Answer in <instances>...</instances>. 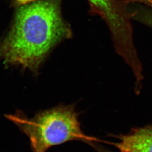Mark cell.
Returning a JSON list of instances; mask_svg holds the SVG:
<instances>
[{
    "label": "cell",
    "instance_id": "obj_4",
    "mask_svg": "<svg viewBox=\"0 0 152 152\" xmlns=\"http://www.w3.org/2000/svg\"><path fill=\"white\" fill-rule=\"evenodd\" d=\"M93 5L103 11L111 19H114V14L112 12L113 0H88Z\"/></svg>",
    "mask_w": 152,
    "mask_h": 152
},
{
    "label": "cell",
    "instance_id": "obj_5",
    "mask_svg": "<svg viewBox=\"0 0 152 152\" xmlns=\"http://www.w3.org/2000/svg\"><path fill=\"white\" fill-rule=\"evenodd\" d=\"M142 19L147 25L152 27V11H148L143 14Z\"/></svg>",
    "mask_w": 152,
    "mask_h": 152
},
{
    "label": "cell",
    "instance_id": "obj_1",
    "mask_svg": "<svg viewBox=\"0 0 152 152\" xmlns=\"http://www.w3.org/2000/svg\"><path fill=\"white\" fill-rule=\"evenodd\" d=\"M69 34L57 1L38 0L22 5L0 43V60L37 73L50 51Z\"/></svg>",
    "mask_w": 152,
    "mask_h": 152
},
{
    "label": "cell",
    "instance_id": "obj_3",
    "mask_svg": "<svg viewBox=\"0 0 152 152\" xmlns=\"http://www.w3.org/2000/svg\"><path fill=\"white\" fill-rule=\"evenodd\" d=\"M117 137L119 141L112 144L120 152H152V126L133 129Z\"/></svg>",
    "mask_w": 152,
    "mask_h": 152
},
{
    "label": "cell",
    "instance_id": "obj_7",
    "mask_svg": "<svg viewBox=\"0 0 152 152\" xmlns=\"http://www.w3.org/2000/svg\"><path fill=\"white\" fill-rule=\"evenodd\" d=\"M15 1L18 5L22 6L31 3L36 1H38V0H15Z\"/></svg>",
    "mask_w": 152,
    "mask_h": 152
},
{
    "label": "cell",
    "instance_id": "obj_2",
    "mask_svg": "<svg viewBox=\"0 0 152 152\" xmlns=\"http://www.w3.org/2000/svg\"><path fill=\"white\" fill-rule=\"evenodd\" d=\"M29 138L33 152H46L51 147L67 141H98L85 135L72 105H60L39 112L28 118L22 112L6 115Z\"/></svg>",
    "mask_w": 152,
    "mask_h": 152
},
{
    "label": "cell",
    "instance_id": "obj_6",
    "mask_svg": "<svg viewBox=\"0 0 152 152\" xmlns=\"http://www.w3.org/2000/svg\"><path fill=\"white\" fill-rule=\"evenodd\" d=\"M89 144L91 147L96 151L97 152H113L110 150H108L107 149H106L105 148L103 147L102 145H100V144H98L96 141L95 142H90Z\"/></svg>",
    "mask_w": 152,
    "mask_h": 152
}]
</instances>
